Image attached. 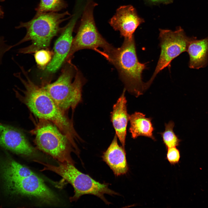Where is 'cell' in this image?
<instances>
[{
  "instance_id": "cell-1",
  "label": "cell",
  "mask_w": 208,
  "mask_h": 208,
  "mask_svg": "<svg viewBox=\"0 0 208 208\" xmlns=\"http://www.w3.org/2000/svg\"><path fill=\"white\" fill-rule=\"evenodd\" d=\"M24 76L21 73L15 76L24 86L23 90L14 89L16 97L25 104L36 117L49 120L55 124L66 136L74 147H78L77 142L83 140L76 131L72 118L63 112L45 90L42 86H39L30 79L23 67H21Z\"/></svg>"
},
{
  "instance_id": "cell-2",
  "label": "cell",
  "mask_w": 208,
  "mask_h": 208,
  "mask_svg": "<svg viewBox=\"0 0 208 208\" xmlns=\"http://www.w3.org/2000/svg\"><path fill=\"white\" fill-rule=\"evenodd\" d=\"M68 11L62 13L55 12L36 13L30 21L26 22H21L16 29L25 28L27 33L24 37L13 47L27 41H30L31 44L25 47L19 49L20 53H35L42 49H47L49 47L52 39L64 28L60 27L63 22L71 16L65 18L70 15Z\"/></svg>"
},
{
  "instance_id": "cell-3",
  "label": "cell",
  "mask_w": 208,
  "mask_h": 208,
  "mask_svg": "<svg viewBox=\"0 0 208 208\" xmlns=\"http://www.w3.org/2000/svg\"><path fill=\"white\" fill-rule=\"evenodd\" d=\"M36 118L32 119L34 127L30 132L34 137V141L37 148L60 163L74 165L71 153L79 156V152L66 136L51 121Z\"/></svg>"
},
{
  "instance_id": "cell-4",
  "label": "cell",
  "mask_w": 208,
  "mask_h": 208,
  "mask_svg": "<svg viewBox=\"0 0 208 208\" xmlns=\"http://www.w3.org/2000/svg\"><path fill=\"white\" fill-rule=\"evenodd\" d=\"M108 61L117 69L126 90L136 97L143 94L146 90L142 75L146 65L138 60L134 37L124 38L122 45L116 48Z\"/></svg>"
},
{
  "instance_id": "cell-5",
  "label": "cell",
  "mask_w": 208,
  "mask_h": 208,
  "mask_svg": "<svg viewBox=\"0 0 208 208\" xmlns=\"http://www.w3.org/2000/svg\"><path fill=\"white\" fill-rule=\"evenodd\" d=\"M66 63L55 81L42 86L60 109L67 114L69 109L74 110L82 102V88L86 81L71 62Z\"/></svg>"
},
{
  "instance_id": "cell-6",
  "label": "cell",
  "mask_w": 208,
  "mask_h": 208,
  "mask_svg": "<svg viewBox=\"0 0 208 208\" xmlns=\"http://www.w3.org/2000/svg\"><path fill=\"white\" fill-rule=\"evenodd\" d=\"M97 4L88 0L83 9L79 26L73 39L71 46L65 61L71 62L75 52L80 50H93L103 55L108 60L115 48L109 44L99 32L93 16V10Z\"/></svg>"
},
{
  "instance_id": "cell-7",
  "label": "cell",
  "mask_w": 208,
  "mask_h": 208,
  "mask_svg": "<svg viewBox=\"0 0 208 208\" xmlns=\"http://www.w3.org/2000/svg\"><path fill=\"white\" fill-rule=\"evenodd\" d=\"M39 163L44 166L41 171L46 170L54 172L71 185L74 189V194L70 198L71 202L77 201L83 195L91 194L98 197L106 204L109 205L110 203L105 198L104 195L119 194L109 188L108 183H102L96 181L88 175L80 172L74 165L60 163L58 166H56L40 161Z\"/></svg>"
},
{
  "instance_id": "cell-8",
  "label": "cell",
  "mask_w": 208,
  "mask_h": 208,
  "mask_svg": "<svg viewBox=\"0 0 208 208\" xmlns=\"http://www.w3.org/2000/svg\"><path fill=\"white\" fill-rule=\"evenodd\" d=\"M161 53L155 70L145 85L149 87L157 75L168 66L171 61L182 53L187 51L191 37H187L179 27L175 31L160 29L159 34Z\"/></svg>"
},
{
  "instance_id": "cell-9",
  "label": "cell",
  "mask_w": 208,
  "mask_h": 208,
  "mask_svg": "<svg viewBox=\"0 0 208 208\" xmlns=\"http://www.w3.org/2000/svg\"><path fill=\"white\" fill-rule=\"evenodd\" d=\"M6 191L10 194L34 197L44 202L53 203L58 201L56 195L35 173L29 176L4 181Z\"/></svg>"
},
{
  "instance_id": "cell-10",
  "label": "cell",
  "mask_w": 208,
  "mask_h": 208,
  "mask_svg": "<svg viewBox=\"0 0 208 208\" xmlns=\"http://www.w3.org/2000/svg\"><path fill=\"white\" fill-rule=\"evenodd\" d=\"M75 13L68 24L65 26L60 37L56 41L53 48L52 59L46 67L49 73L55 72L65 61L70 51L73 40L72 34L78 18L82 12L83 7L77 5Z\"/></svg>"
},
{
  "instance_id": "cell-11",
  "label": "cell",
  "mask_w": 208,
  "mask_h": 208,
  "mask_svg": "<svg viewBox=\"0 0 208 208\" xmlns=\"http://www.w3.org/2000/svg\"><path fill=\"white\" fill-rule=\"evenodd\" d=\"M0 146L21 155L29 157L36 150L24 134L20 130L0 123Z\"/></svg>"
},
{
  "instance_id": "cell-12",
  "label": "cell",
  "mask_w": 208,
  "mask_h": 208,
  "mask_svg": "<svg viewBox=\"0 0 208 208\" xmlns=\"http://www.w3.org/2000/svg\"><path fill=\"white\" fill-rule=\"evenodd\" d=\"M144 21L138 15L131 5L122 6L117 10L109 23L116 31H119L124 38H131L138 27Z\"/></svg>"
},
{
  "instance_id": "cell-13",
  "label": "cell",
  "mask_w": 208,
  "mask_h": 208,
  "mask_svg": "<svg viewBox=\"0 0 208 208\" xmlns=\"http://www.w3.org/2000/svg\"><path fill=\"white\" fill-rule=\"evenodd\" d=\"M102 158L116 176L125 174L128 172L129 167L125 149L118 144L116 134L109 146L103 153Z\"/></svg>"
},
{
  "instance_id": "cell-14",
  "label": "cell",
  "mask_w": 208,
  "mask_h": 208,
  "mask_svg": "<svg viewBox=\"0 0 208 208\" xmlns=\"http://www.w3.org/2000/svg\"><path fill=\"white\" fill-rule=\"evenodd\" d=\"M124 88L122 93L114 105L111 113V120L117 138L125 148L127 128L130 115L127 113V101Z\"/></svg>"
},
{
  "instance_id": "cell-15",
  "label": "cell",
  "mask_w": 208,
  "mask_h": 208,
  "mask_svg": "<svg viewBox=\"0 0 208 208\" xmlns=\"http://www.w3.org/2000/svg\"><path fill=\"white\" fill-rule=\"evenodd\" d=\"M187 51L190 68L198 69L206 67L208 64V36L201 39L191 37Z\"/></svg>"
},
{
  "instance_id": "cell-16",
  "label": "cell",
  "mask_w": 208,
  "mask_h": 208,
  "mask_svg": "<svg viewBox=\"0 0 208 208\" xmlns=\"http://www.w3.org/2000/svg\"><path fill=\"white\" fill-rule=\"evenodd\" d=\"M151 120V118L146 117L145 115L140 112H136L130 115L129 130L131 137L135 139L139 136H143L155 141Z\"/></svg>"
},
{
  "instance_id": "cell-17",
  "label": "cell",
  "mask_w": 208,
  "mask_h": 208,
  "mask_svg": "<svg viewBox=\"0 0 208 208\" xmlns=\"http://www.w3.org/2000/svg\"><path fill=\"white\" fill-rule=\"evenodd\" d=\"M34 173L11 158L0 159V174L3 181L24 177Z\"/></svg>"
},
{
  "instance_id": "cell-18",
  "label": "cell",
  "mask_w": 208,
  "mask_h": 208,
  "mask_svg": "<svg viewBox=\"0 0 208 208\" xmlns=\"http://www.w3.org/2000/svg\"><path fill=\"white\" fill-rule=\"evenodd\" d=\"M67 5L64 0H40L35 10L38 13L56 12L66 8Z\"/></svg>"
},
{
  "instance_id": "cell-19",
  "label": "cell",
  "mask_w": 208,
  "mask_h": 208,
  "mask_svg": "<svg viewBox=\"0 0 208 208\" xmlns=\"http://www.w3.org/2000/svg\"><path fill=\"white\" fill-rule=\"evenodd\" d=\"M174 122L170 121L168 123L165 124L164 131L160 133L164 143L167 149L178 146L181 141V140L178 138L174 131Z\"/></svg>"
},
{
  "instance_id": "cell-20",
  "label": "cell",
  "mask_w": 208,
  "mask_h": 208,
  "mask_svg": "<svg viewBox=\"0 0 208 208\" xmlns=\"http://www.w3.org/2000/svg\"><path fill=\"white\" fill-rule=\"evenodd\" d=\"M35 53L34 57L37 65L42 69L47 66L53 55V52L47 49H41Z\"/></svg>"
},
{
  "instance_id": "cell-21",
  "label": "cell",
  "mask_w": 208,
  "mask_h": 208,
  "mask_svg": "<svg viewBox=\"0 0 208 208\" xmlns=\"http://www.w3.org/2000/svg\"><path fill=\"white\" fill-rule=\"evenodd\" d=\"M166 154V159L172 165L178 164L179 161L180 154L179 150L176 147L168 148Z\"/></svg>"
},
{
  "instance_id": "cell-22",
  "label": "cell",
  "mask_w": 208,
  "mask_h": 208,
  "mask_svg": "<svg viewBox=\"0 0 208 208\" xmlns=\"http://www.w3.org/2000/svg\"><path fill=\"white\" fill-rule=\"evenodd\" d=\"M151 3L155 4L163 3L168 4L172 3L173 0H146Z\"/></svg>"
},
{
  "instance_id": "cell-23",
  "label": "cell",
  "mask_w": 208,
  "mask_h": 208,
  "mask_svg": "<svg viewBox=\"0 0 208 208\" xmlns=\"http://www.w3.org/2000/svg\"><path fill=\"white\" fill-rule=\"evenodd\" d=\"M4 16V12L1 6L0 5V19L3 18Z\"/></svg>"
},
{
  "instance_id": "cell-24",
  "label": "cell",
  "mask_w": 208,
  "mask_h": 208,
  "mask_svg": "<svg viewBox=\"0 0 208 208\" xmlns=\"http://www.w3.org/2000/svg\"><path fill=\"white\" fill-rule=\"evenodd\" d=\"M5 0H0V2H4L5 1Z\"/></svg>"
}]
</instances>
